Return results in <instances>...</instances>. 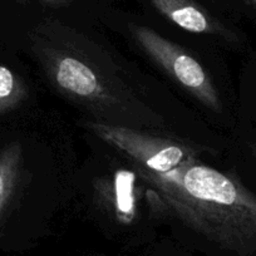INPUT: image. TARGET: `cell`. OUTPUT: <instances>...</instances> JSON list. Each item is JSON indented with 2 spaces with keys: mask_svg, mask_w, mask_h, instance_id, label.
<instances>
[{
  "mask_svg": "<svg viewBox=\"0 0 256 256\" xmlns=\"http://www.w3.org/2000/svg\"><path fill=\"white\" fill-rule=\"evenodd\" d=\"M137 168L187 226L236 252L256 250V195L236 177L200 161L166 174Z\"/></svg>",
  "mask_w": 256,
  "mask_h": 256,
  "instance_id": "cell-1",
  "label": "cell"
},
{
  "mask_svg": "<svg viewBox=\"0 0 256 256\" xmlns=\"http://www.w3.org/2000/svg\"><path fill=\"white\" fill-rule=\"evenodd\" d=\"M90 131L106 144L124 152L138 166L154 174H166L198 161V152L178 141L160 138L134 128L104 122H90Z\"/></svg>",
  "mask_w": 256,
  "mask_h": 256,
  "instance_id": "cell-2",
  "label": "cell"
},
{
  "mask_svg": "<svg viewBox=\"0 0 256 256\" xmlns=\"http://www.w3.org/2000/svg\"><path fill=\"white\" fill-rule=\"evenodd\" d=\"M136 40L144 52L177 83L210 110H221V102L204 67L177 44L146 26L134 29Z\"/></svg>",
  "mask_w": 256,
  "mask_h": 256,
  "instance_id": "cell-3",
  "label": "cell"
},
{
  "mask_svg": "<svg viewBox=\"0 0 256 256\" xmlns=\"http://www.w3.org/2000/svg\"><path fill=\"white\" fill-rule=\"evenodd\" d=\"M49 67V73L56 87L70 98L94 102L107 96L103 78L82 58L58 54Z\"/></svg>",
  "mask_w": 256,
  "mask_h": 256,
  "instance_id": "cell-4",
  "label": "cell"
},
{
  "mask_svg": "<svg viewBox=\"0 0 256 256\" xmlns=\"http://www.w3.org/2000/svg\"><path fill=\"white\" fill-rule=\"evenodd\" d=\"M157 12L191 33L221 34L220 24L194 0H151Z\"/></svg>",
  "mask_w": 256,
  "mask_h": 256,
  "instance_id": "cell-5",
  "label": "cell"
},
{
  "mask_svg": "<svg viewBox=\"0 0 256 256\" xmlns=\"http://www.w3.org/2000/svg\"><path fill=\"white\" fill-rule=\"evenodd\" d=\"M20 162L22 147L19 144H9L0 152V215L16 188Z\"/></svg>",
  "mask_w": 256,
  "mask_h": 256,
  "instance_id": "cell-6",
  "label": "cell"
},
{
  "mask_svg": "<svg viewBox=\"0 0 256 256\" xmlns=\"http://www.w3.org/2000/svg\"><path fill=\"white\" fill-rule=\"evenodd\" d=\"M26 97L22 80L9 68L0 66V114L16 107Z\"/></svg>",
  "mask_w": 256,
  "mask_h": 256,
  "instance_id": "cell-7",
  "label": "cell"
},
{
  "mask_svg": "<svg viewBox=\"0 0 256 256\" xmlns=\"http://www.w3.org/2000/svg\"><path fill=\"white\" fill-rule=\"evenodd\" d=\"M46 4H60L64 2H68V0H44Z\"/></svg>",
  "mask_w": 256,
  "mask_h": 256,
  "instance_id": "cell-8",
  "label": "cell"
},
{
  "mask_svg": "<svg viewBox=\"0 0 256 256\" xmlns=\"http://www.w3.org/2000/svg\"><path fill=\"white\" fill-rule=\"evenodd\" d=\"M246 2H248L250 4H254V6H256V0H246Z\"/></svg>",
  "mask_w": 256,
  "mask_h": 256,
  "instance_id": "cell-9",
  "label": "cell"
}]
</instances>
